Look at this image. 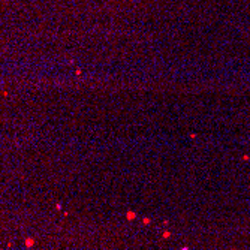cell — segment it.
<instances>
[{
    "instance_id": "obj_1",
    "label": "cell",
    "mask_w": 250,
    "mask_h": 250,
    "mask_svg": "<svg viewBox=\"0 0 250 250\" xmlns=\"http://www.w3.org/2000/svg\"><path fill=\"white\" fill-rule=\"evenodd\" d=\"M26 244H27V247H30V246L33 244V240H32V238H29V240L26 241Z\"/></svg>"
}]
</instances>
